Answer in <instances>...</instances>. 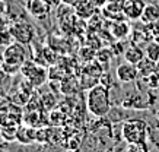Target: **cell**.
<instances>
[{
	"label": "cell",
	"instance_id": "11",
	"mask_svg": "<svg viewBox=\"0 0 159 152\" xmlns=\"http://www.w3.org/2000/svg\"><path fill=\"white\" fill-rule=\"evenodd\" d=\"M95 9H98V7L91 0H82L80 3H77L75 6V13L79 19H89L95 15Z\"/></svg>",
	"mask_w": 159,
	"mask_h": 152
},
{
	"label": "cell",
	"instance_id": "25",
	"mask_svg": "<svg viewBox=\"0 0 159 152\" xmlns=\"http://www.w3.org/2000/svg\"><path fill=\"white\" fill-rule=\"evenodd\" d=\"M91 2H92V3H93L95 6H97V7L102 9V7L107 5V2H108V0H91Z\"/></svg>",
	"mask_w": 159,
	"mask_h": 152
},
{
	"label": "cell",
	"instance_id": "26",
	"mask_svg": "<svg viewBox=\"0 0 159 152\" xmlns=\"http://www.w3.org/2000/svg\"><path fill=\"white\" fill-rule=\"evenodd\" d=\"M6 10V0H0V15Z\"/></svg>",
	"mask_w": 159,
	"mask_h": 152
},
{
	"label": "cell",
	"instance_id": "30",
	"mask_svg": "<svg viewBox=\"0 0 159 152\" xmlns=\"http://www.w3.org/2000/svg\"><path fill=\"white\" fill-rule=\"evenodd\" d=\"M153 41H156V43H159V34H158V35H155V38H153Z\"/></svg>",
	"mask_w": 159,
	"mask_h": 152
},
{
	"label": "cell",
	"instance_id": "29",
	"mask_svg": "<svg viewBox=\"0 0 159 152\" xmlns=\"http://www.w3.org/2000/svg\"><path fill=\"white\" fill-rule=\"evenodd\" d=\"M155 72H156V73L159 75V60H158V62H156V70H155Z\"/></svg>",
	"mask_w": 159,
	"mask_h": 152
},
{
	"label": "cell",
	"instance_id": "16",
	"mask_svg": "<svg viewBox=\"0 0 159 152\" xmlns=\"http://www.w3.org/2000/svg\"><path fill=\"white\" fill-rule=\"evenodd\" d=\"M67 122V114L63 111L61 108H53L50 110L48 114V123L53 127H61Z\"/></svg>",
	"mask_w": 159,
	"mask_h": 152
},
{
	"label": "cell",
	"instance_id": "5",
	"mask_svg": "<svg viewBox=\"0 0 159 152\" xmlns=\"http://www.w3.org/2000/svg\"><path fill=\"white\" fill-rule=\"evenodd\" d=\"M116 75H117V79L120 81L121 84H131V82H136L140 78L137 66L133 63H129V62L118 64Z\"/></svg>",
	"mask_w": 159,
	"mask_h": 152
},
{
	"label": "cell",
	"instance_id": "6",
	"mask_svg": "<svg viewBox=\"0 0 159 152\" xmlns=\"http://www.w3.org/2000/svg\"><path fill=\"white\" fill-rule=\"evenodd\" d=\"M127 0H108L102 7V15L108 19H121L124 16V5Z\"/></svg>",
	"mask_w": 159,
	"mask_h": 152
},
{
	"label": "cell",
	"instance_id": "13",
	"mask_svg": "<svg viewBox=\"0 0 159 152\" xmlns=\"http://www.w3.org/2000/svg\"><path fill=\"white\" fill-rule=\"evenodd\" d=\"M16 140L20 143H32L37 142V129H34L32 126H24V127H18L16 132Z\"/></svg>",
	"mask_w": 159,
	"mask_h": 152
},
{
	"label": "cell",
	"instance_id": "28",
	"mask_svg": "<svg viewBox=\"0 0 159 152\" xmlns=\"http://www.w3.org/2000/svg\"><path fill=\"white\" fill-rule=\"evenodd\" d=\"M44 2H45V3H48L50 6H51V5H56V3H57V0H44Z\"/></svg>",
	"mask_w": 159,
	"mask_h": 152
},
{
	"label": "cell",
	"instance_id": "20",
	"mask_svg": "<svg viewBox=\"0 0 159 152\" xmlns=\"http://www.w3.org/2000/svg\"><path fill=\"white\" fill-rule=\"evenodd\" d=\"M145 53L149 59L158 62L159 60V43H156V41L148 43V44H146V48H145Z\"/></svg>",
	"mask_w": 159,
	"mask_h": 152
},
{
	"label": "cell",
	"instance_id": "22",
	"mask_svg": "<svg viewBox=\"0 0 159 152\" xmlns=\"http://www.w3.org/2000/svg\"><path fill=\"white\" fill-rule=\"evenodd\" d=\"M143 82H145L146 86L149 89H158L159 88V75L156 72H153L152 75L143 78Z\"/></svg>",
	"mask_w": 159,
	"mask_h": 152
},
{
	"label": "cell",
	"instance_id": "7",
	"mask_svg": "<svg viewBox=\"0 0 159 152\" xmlns=\"http://www.w3.org/2000/svg\"><path fill=\"white\" fill-rule=\"evenodd\" d=\"M110 24V32L111 35L114 37L116 39H125L131 32V26L130 24L127 22L125 19H112L108 22Z\"/></svg>",
	"mask_w": 159,
	"mask_h": 152
},
{
	"label": "cell",
	"instance_id": "27",
	"mask_svg": "<svg viewBox=\"0 0 159 152\" xmlns=\"http://www.w3.org/2000/svg\"><path fill=\"white\" fill-rule=\"evenodd\" d=\"M3 64H5V56H3V53H0V70L3 67Z\"/></svg>",
	"mask_w": 159,
	"mask_h": 152
},
{
	"label": "cell",
	"instance_id": "1",
	"mask_svg": "<svg viewBox=\"0 0 159 152\" xmlns=\"http://www.w3.org/2000/svg\"><path fill=\"white\" fill-rule=\"evenodd\" d=\"M86 108L95 117H105L111 110V98L108 86L98 84L89 89L86 94Z\"/></svg>",
	"mask_w": 159,
	"mask_h": 152
},
{
	"label": "cell",
	"instance_id": "19",
	"mask_svg": "<svg viewBox=\"0 0 159 152\" xmlns=\"http://www.w3.org/2000/svg\"><path fill=\"white\" fill-rule=\"evenodd\" d=\"M12 43H15V37L12 34L10 28H0V47H9Z\"/></svg>",
	"mask_w": 159,
	"mask_h": 152
},
{
	"label": "cell",
	"instance_id": "3",
	"mask_svg": "<svg viewBox=\"0 0 159 152\" xmlns=\"http://www.w3.org/2000/svg\"><path fill=\"white\" fill-rule=\"evenodd\" d=\"M149 136V126L142 118H129L123 123L121 127V137L127 143L146 142Z\"/></svg>",
	"mask_w": 159,
	"mask_h": 152
},
{
	"label": "cell",
	"instance_id": "24",
	"mask_svg": "<svg viewBox=\"0 0 159 152\" xmlns=\"http://www.w3.org/2000/svg\"><path fill=\"white\" fill-rule=\"evenodd\" d=\"M125 152H149V146L146 142L139 143H127V149Z\"/></svg>",
	"mask_w": 159,
	"mask_h": 152
},
{
	"label": "cell",
	"instance_id": "10",
	"mask_svg": "<svg viewBox=\"0 0 159 152\" xmlns=\"http://www.w3.org/2000/svg\"><path fill=\"white\" fill-rule=\"evenodd\" d=\"M121 107L131 108V110H145V108H148L149 105L143 101L140 94L131 92V94H127L124 97V99L121 101Z\"/></svg>",
	"mask_w": 159,
	"mask_h": 152
},
{
	"label": "cell",
	"instance_id": "21",
	"mask_svg": "<svg viewBox=\"0 0 159 152\" xmlns=\"http://www.w3.org/2000/svg\"><path fill=\"white\" fill-rule=\"evenodd\" d=\"M112 59V51L111 48H99V51H97V57L95 60L99 62L101 64H108V62Z\"/></svg>",
	"mask_w": 159,
	"mask_h": 152
},
{
	"label": "cell",
	"instance_id": "23",
	"mask_svg": "<svg viewBox=\"0 0 159 152\" xmlns=\"http://www.w3.org/2000/svg\"><path fill=\"white\" fill-rule=\"evenodd\" d=\"M56 104H57V99L54 98L53 94H44L43 97H41V105H44V108H47V110H51V108L56 107Z\"/></svg>",
	"mask_w": 159,
	"mask_h": 152
},
{
	"label": "cell",
	"instance_id": "12",
	"mask_svg": "<svg viewBox=\"0 0 159 152\" xmlns=\"http://www.w3.org/2000/svg\"><path fill=\"white\" fill-rule=\"evenodd\" d=\"M124 60L125 62H129V63H133V64H137L140 62V60L143 59L146 56V53H145V50L142 48L139 44H130L127 48H125V51H124Z\"/></svg>",
	"mask_w": 159,
	"mask_h": 152
},
{
	"label": "cell",
	"instance_id": "14",
	"mask_svg": "<svg viewBox=\"0 0 159 152\" xmlns=\"http://www.w3.org/2000/svg\"><path fill=\"white\" fill-rule=\"evenodd\" d=\"M140 21H142V24H155V22H158L159 21V7L156 5H152V3L146 5L143 13L140 16Z\"/></svg>",
	"mask_w": 159,
	"mask_h": 152
},
{
	"label": "cell",
	"instance_id": "18",
	"mask_svg": "<svg viewBox=\"0 0 159 152\" xmlns=\"http://www.w3.org/2000/svg\"><path fill=\"white\" fill-rule=\"evenodd\" d=\"M79 84H80V82H77L73 76H66V78H63V82H61L63 92L66 94V95H73V94H76L77 85Z\"/></svg>",
	"mask_w": 159,
	"mask_h": 152
},
{
	"label": "cell",
	"instance_id": "31",
	"mask_svg": "<svg viewBox=\"0 0 159 152\" xmlns=\"http://www.w3.org/2000/svg\"><path fill=\"white\" fill-rule=\"evenodd\" d=\"M0 26H2V16H0Z\"/></svg>",
	"mask_w": 159,
	"mask_h": 152
},
{
	"label": "cell",
	"instance_id": "17",
	"mask_svg": "<svg viewBox=\"0 0 159 152\" xmlns=\"http://www.w3.org/2000/svg\"><path fill=\"white\" fill-rule=\"evenodd\" d=\"M48 76H50V75H48V70H47L45 67H41V66L38 64V66L35 67L34 72L29 75L26 79H28L29 82H31V84H32L35 88H37V86H39V85H43L44 82L47 81V78H48Z\"/></svg>",
	"mask_w": 159,
	"mask_h": 152
},
{
	"label": "cell",
	"instance_id": "4",
	"mask_svg": "<svg viewBox=\"0 0 159 152\" xmlns=\"http://www.w3.org/2000/svg\"><path fill=\"white\" fill-rule=\"evenodd\" d=\"M10 31L15 37V41L28 45L34 38V28L25 21H18L10 25Z\"/></svg>",
	"mask_w": 159,
	"mask_h": 152
},
{
	"label": "cell",
	"instance_id": "2",
	"mask_svg": "<svg viewBox=\"0 0 159 152\" xmlns=\"http://www.w3.org/2000/svg\"><path fill=\"white\" fill-rule=\"evenodd\" d=\"M3 56H5V64H3L2 70H3V73L7 75L16 73L18 70H20V66L28 60L26 59L28 51L25 48V44L18 43V41H15L9 47H6Z\"/></svg>",
	"mask_w": 159,
	"mask_h": 152
},
{
	"label": "cell",
	"instance_id": "9",
	"mask_svg": "<svg viewBox=\"0 0 159 152\" xmlns=\"http://www.w3.org/2000/svg\"><path fill=\"white\" fill-rule=\"evenodd\" d=\"M26 9L31 15L37 18V19H44L45 16L48 15L50 12V5L45 3L44 0H29Z\"/></svg>",
	"mask_w": 159,
	"mask_h": 152
},
{
	"label": "cell",
	"instance_id": "15",
	"mask_svg": "<svg viewBox=\"0 0 159 152\" xmlns=\"http://www.w3.org/2000/svg\"><path fill=\"white\" fill-rule=\"evenodd\" d=\"M136 66H137V70H139L140 78H146V76L152 75L155 70H156V62L152 60V59H149L148 56H145V57L140 60Z\"/></svg>",
	"mask_w": 159,
	"mask_h": 152
},
{
	"label": "cell",
	"instance_id": "8",
	"mask_svg": "<svg viewBox=\"0 0 159 152\" xmlns=\"http://www.w3.org/2000/svg\"><path fill=\"white\" fill-rule=\"evenodd\" d=\"M145 0H127L124 5V18L130 21H136L140 19V16L145 10Z\"/></svg>",
	"mask_w": 159,
	"mask_h": 152
}]
</instances>
